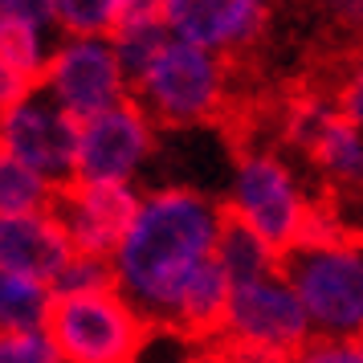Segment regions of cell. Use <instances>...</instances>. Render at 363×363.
Returning a JSON list of instances; mask_svg holds the SVG:
<instances>
[{
	"instance_id": "obj_2",
	"label": "cell",
	"mask_w": 363,
	"mask_h": 363,
	"mask_svg": "<svg viewBox=\"0 0 363 363\" xmlns=\"http://www.w3.org/2000/svg\"><path fill=\"white\" fill-rule=\"evenodd\" d=\"M41 330L62 363H135L155 335L123 290L50 294Z\"/></svg>"
},
{
	"instance_id": "obj_5",
	"label": "cell",
	"mask_w": 363,
	"mask_h": 363,
	"mask_svg": "<svg viewBox=\"0 0 363 363\" xmlns=\"http://www.w3.org/2000/svg\"><path fill=\"white\" fill-rule=\"evenodd\" d=\"M131 99L143 106L151 127H216L229 102V69L200 45L167 41Z\"/></svg>"
},
{
	"instance_id": "obj_27",
	"label": "cell",
	"mask_w": 363,
	"mask_h": 363,
	"mask_svg": "<svg viewBox=\"0 0 363 363\" xmlns=\"http://www.w3.org/2000/svg\"><path fill=\"white\" fill-rule=\"evenodd\" d=\"M9 17L37 29V25H45L53 17V9H50V0H9Z\"/></svg>"
},
{
	"instance_id": "obj_13",
	"label": "cell",
	"mask_w": 363,
	"mask_h": 363,
	"mask_svg": "<svg viewBox=\"0 0 363 363\" xmlns=\"http://www.w3.org/2000/svg\"><path fill=\"white\" fill-rule=\"evenodd\" d=\"M229 298H233V286L225 278V269L216 262L213 253L184 278L180 294L167 311L160 335H172L180 343H192V347H204L213 343L216 335L225 330V318H229Z\"/></svg>"
},
{
	"instance_id": "obj_25",
	"label": "cell",
	"mask_w": 363,
	"mask_h": 363,
	"mask_svg": "<svg viewBox=\"0 0 363 363\" xmlns=\"http://www.w3.org/2000/svg\"><path fill=\"white\" fill-rule=\"evenodd\" d=\"M164 4L167 0H118L111 37H115L118 29H131V25H155V21H164Z\"/></svg>"
},
{
	"instance_id": "obj_16",
	"label": "cell",
	"mask_w": 363,
	"mask_h": 363,
	"mask_svg": "<svg viewBox=\"0 0 363 363\" xmlns=\"http://www.w3.org/2000/svg\"><path fill=\"white\" fill-rule=\"evenodd\" d=\"M50 286L0 274V330H41Z\"/></svg>"
},
{
	"instance_id": "obj_15",
	"label": "cell",
	"mask_w": 363,
	"mask_h": 363,
	"mask_svg": "<svg viewBox=\"0 0 363 363\" xmlns=\"http://www.w3.org/2000/svg\"><path fill=\"white\" fill-rule=\"evenodd\" d=\"M111 41H115V62H118V69H123V86H127V94H131L135 86L143 82V74L155 66V57L164 53V45H167V21L118 29Z\"/></svg>"
},
{
	"instance_id": "obj_19",
	"label": "cell",
	"mask_w": 363,
	"mask_h": 363,
	"mask_svg": "<svg viewBox=\"0 0 363 363\" xmlns=\"http://www.w3.org/2000/svg\"><path fill=\"white\" fill-rule=\"evenodd\" d=\"M50 9L69 37L86 41V37H99V33L111 37L118 0H50Z\"/></svg>"
},
{
	"instance_id": "obj_1",
	"label": "cell",
	"mask_w": 363,
	"mask_h": 363,
	"mask_svg": "<svg viewBox=\"0 0 363 363\" xmlns=\"http://www.w3.org/2000/svg\"><path fill=\"white\" fill-rule=\"evenodd\" d=\"M216 245V204L192 188H164L139 204L131 233L115 253L118 290L160 335L184 278Z\"/></svg>"
},
{
	"instance_id": "obj_8",
	"label": "cell",
	"mask_w": 363,
	"mask_h": 363,
	"mask_svg": "<svg viewBox=\"0 0 363 363\" xmlns=\"http://www.w3.org/2000/svg\"><path fill=\"white\" fill-rule=\"evenodd\" d=\"M151 147H155V127L143 115V106L127 94L111 111L82 123L74 176L90 184H127V176L143 155H151Z\"/></svg>"
},
{
	"instance_id": "obj_3",
	"label": "cell",
	"mask_w": 363,
	"mask_h": 363,
	"mask_svg": "<svg viewBox=\"0 0 363 363\" xmlns=\"http://www.w3.org/2000/svg\"><path fill=\"white\" fill-rule=\"evenodd\" d=\"M314 339V327L298 294L281 278L233 286L225 330L204 351L225 363H294Z\"/></svg>"
},
{
	"instance_id": "obj_26",
	"label": "cell",
	"mask_w": 363,
	"mask_h": 363,
	"mask_svg": "<svg viewBox=\"0 0 363 363\" xmlns=\"http://www.w3.org/2000/svg\"><path fill=\"white\" fill-rule=\"evenodd\" d=\"M311 192H314V188H311ZM323 196H327V192H323ZM327 200L339 208V216H343L347 237L363 245V192H359V196H351V200H335V196H327Z\"/></svg>"
},
{
	"instance_id": "obj_23",
	"label": "cell",
	"mask_w": 363,
	"mask_h": 363,
	"mask_svg": "<svg viewBox=\"0 0 363 363\" xmlns=\"http://www.w3.org/2000/svg\"><path fill=\"white\" fill-rule=\"evenodd\" d=\"M41 86H45V82H41L37 74H25V69H17L13 62H4V57H0V118L13 115L17 106H25L29 94L41 90Z\"/></svg>"
},
{
	"instance_id": "obj_14",
	"label": "cell",
	"mask_w": 363,
	"mask_h": 363,
	"mask_svg": "<svg viewBox=\"0 0 363 363\" xmlns=\"http://www.w3.org/2000/svg\"><path fill=\"white\" fill-rule=\"evenodd\" d=\"M213 257L220 262L229 286H249V281H262V278H278V253L249 229V220L233 208V200H216Z\"/></svg>"
},
{
	"instance_id": "obj_12",
	"label": "cell",
	"mask_w": 363,
	"mask_h": 363,
	"mask_svg": "<svg viewBox=\"0 0 363 363\" xmlns=\"http://www.w3.org/2000/svg\"><path fill=\"white\" fill-rule=\"evenodd\" d=\"M69 257L74 245L50 213L0 216V274L50 286Z\"/></svg>"
},
{
	"instance_id": "obj_6",
	"label": "cell",
	"mask_w": 363,
	"mask_h": 363,
	"mask_svg": "<svg viewBox=\"0 0 363 363\" xmlns=\"http://www.w3.org/2000/svg\"><path fill=\"white\" fill-rule=\"evenodd\" d=\"M143 200L127 184H90V180H57L45 213L66 229L74 253L86 257H115L123 237L131 233Z\"/></svg>"
},
{
	"instance_id": "obj_7",
	"label": "cell",
	"mask_w": 363,
	"mask_h": 363,
	"mask_svg": "<svg viewBox=\"0 0 363 363\" xmlns=\"http://www.w3.org/2000/svg\"><path fill=\"white\" fill-rule=\"evenodd\" d=\"M306 200L294 180V172L286 167L278 151H253L237 160V192H233V208L249 220V229L262 237L274 253L294 249L302 216H306Z\"/></svg>"
},
{
	"instance_id": "obj_29",
	"label": "cell",
	"mask_w": 363,
	"mask_h": 363,
	"mask_svg": "<svg viewBox=\"0 0 363 363\" xmlns=\"http://www.w3.org/2000/svg\"><path fill=\"white\" fill-rule=\"evenodd\" d=\"M0 160H4V139H0Z\"/></svg>"
},
{
	"instance_id": "obj_21",
	"label": "cell",
	"mask_w": 363,
	"mask_h": 363,
	"mask_svg": "<svg viewBox=\"0 0 363 363\" xmlns=\"http://www.w3.org/2000/svg\"><path fill=\"white\" fill-rule=\"evenodd\" d=\"M0 57L4 62H13L17 69L25 74H37L41 82H45V62H41V53H37V29L33 25H25V21H0Z\"/></svg>"
},
{
	"instance_id": "obj_24",
	"label": "cell",
	"mask_w": 363,
	"mask_h": 363,
	"mask_svg": "<svg viewBox=\"0 0 363 363\" xmlns=\"http://www.w3.org/2000/svg\"><path fill=\"white\" fill-rule=\"evenodd\" d=\"M294 363H363V339H323L314 335Z\"/></svg>"
},
{
	"instance_id": "obj_28",
	"label": "cell",
	"mask_w": 363,
	"mask_h": 363,
	"mask_svg": "<svg viewBox=\"0 0 363 363\" xmlns=\"http://www.w3.org/2000/svg\"><path fill=\"white\" fill-rule=\"evenodd\" d=\"M184 363H225V359H216L213 351H204V347H196V351H192V355H188Z\"/></svg>"
},
{
	"instance_id": "obj_4",
	"label": "cell",
	"mask_w": 363,
	"mask_h": 363,
	"mask_svg": "<svg viewBox=\"0 0 363 363\" xmlns=\"http://www.w3.org/2000/svg\"><path fill=\"white\" fill-rule=\"evenodd\" d=\"M278 278L290 286L323 339H363V245L286 249Z\"/></svg>"
},
{
	"instance_id": "obj_9",
	"label": "cell",
	"mask_w": 363,
	"mask_h": 363,
	"mask_svg": "<svg viewBox=\"0 0 363 363\" xmlns=\"http://www.w3.org/2000/svg\"><path fill=\"white\" fill-rule=\"evenodd\" d=\"M164 21L188 45L216 53H262L269 33L265 0H167Z\"/></svg>"
},
{
	"instance_id": "obj_11",
	"label": "cell",
	"mask_w": 363,
	"mask_h": 363,
	"mask_svg": "<svg viewBox=\"0 0 363 363\" xmlns=\"http://www.w3.org/2000/svg\"><path fill=\"white\" fill-rule=\"evenodd\" d=\"M78 135H82V118H74L69 111L17 106L13 115L0 118L4 151H9L17 164L33 167L37 176H50V184L74 176Z\"/></svg>"
},
{
	"instance_id": "obj_22",
	"label": "cell",
	"mask_w": 363,
	"mask_h": 363,
	"mask_svg": "<svg viewBox=\"0 0 363 363\" xmlns=\"http://www.w3.org/2000/svg\"><path fill=\"white\" fill-rule=\"evenodd\" d=\"M0 363H62L45 330H0Z\"/></svg>"
},
{
	"instance_id": "obj_20",
	"label": "cell",
	"mask_w": 363,
	"mask_h": 363,
	"mask_svg": "<svg viewBox=\"0 0 363 363\" xmlns=\"http://www.w3.org/2000/svg\"><path fill=\"white\" fill-rule=\"evenodd\" d=\"M74 290H118L115 257H86L74 253L62 274L50 281V294H74Z\"/></svg>"
},
{
	"instance_id": "obj_18",
	"label": "cell",
	"mask_w": 363,
	"mask_h": 363,
	"mask_svg": "<svg viewBox=\"0 0 363 363\" xmlns=\"http://www.w3.org/2000/svg\"><path fill=\"white\" fill-rule=\"evenodd\" d=\"M294 9L318 17V33L311 41H363V0H290Z\"/></svg>"
},
{
	"instance_id": "obj_10",
	"label": "cell",
	"mask_w": 363,
	"mask_h": 363,
	"mask_svg": "<svg viewBox=\"0 0 363 363\" xmlns=\"http://www.w3.org/2000/svg\"><path fill=\"white\" fill-rule=\"evenodd\" d=\"M45 86H53V94L62 102V111L74 118H94L102 111H111L115 102L127 99L123 86V69L115 62V50L102 41H74L66 50H57L45 62Z\"/></svg>"
},
{
	"instance_id": "obj_17",
	"label": "cell",
	"mask_w": 363,
	"mask_h": 363,
	"mask_svg": "<svg viewBox=\"0 0 363 363\" xmlns=\"http://www.w3.org/2000/svg\"><path fill=\"white\" fill-rule=\"evenodd\" d=\"M53 184L45 176H37L33 167L17 164L13 155L0 160V216L17 213H45L50 208Z\"/></svg>"
}]
</instances>
